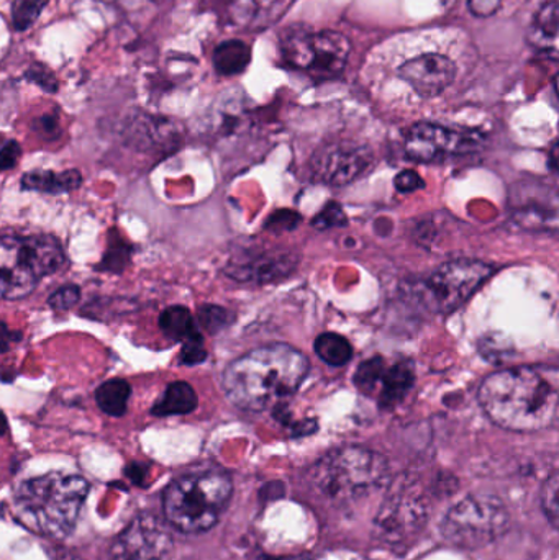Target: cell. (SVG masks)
<instances>
[{
    "mask_svg": "<svg viewBox=\"0 0 559 560\" xmlns=\"http://www.w3.org/2000/svg\"><path fill=\"white\" fill-rule=\"evenodd\" d=\"M558 375L555 365H519L494 372L479 388V404L489 420L504 430H545L558 417Z\"/></svg>",
    "mask_w": 559,
    "mask_h": 560,
    "instance_id": "obj_1",
    "label": "cell"
},
{
    "mask_svg": "<svg viewBox=\"0 0 559 560\" xmlns=\"http://www.w3.org/2000/svg\"><path fill=\"white\" fill-rule=\"evenodd\" d=\"M308 369V359L292 346H261L229 364L223 372V392L240 410L258 413L292 397Z\"/></svg>",
    "mask_w": 559,
    "mask_h": 560,
    "instance_id": "obj_2",
    "label": "cell"
},
{
    "mask_svg": "<svg viewBox=\"0 0 559 560\" xmlns=\"http://www.w3.org/2000/svg\"><path fill=\"white\" fill-rule=\"evenodd\" d=\"M88 493L89 483L82 477L51 472L23 482L13 505L30 528L49 538H65L74 529Z\"/></svg>",
    "mask_w": 559,
    "mask_h": 560,
    "instance_id": "obj_3",
    "label": "cell"
},
{
    "mask_svg": "<svg viewBox=\"0 0 559 560\" xmlns=\"http://www.w3.org/2000/svg\"><path fill=\"white\" fill-rule=\"evenodd\" d=\"M311 483L334 505H348L389 483V463L368 447H338L314 464Z\"/></svg>",
    "mask_w": 559,
    "mask_h": 560,
    "instance_id": "obj_4",
    "label": "cell"
},
{
    "mask_svg": "<svg viewBox=\"0 0 559 560\" xmlns=\"http://www.w3.org/2000/svg\"><path fill=\"white\" fill-rule=\"evenodd\" d=\"M232 493V479L225 472L189 474L174 480L164 492V516L173 528L186 535L209 532L219 523Z\"/></svg>",
    "mask_w": 559,
    "mask_h": 560,
    "instance_id": "obj_5",
    "label": "cell"
},
{
    "mask_svg": "<svg viewBox=\"0 0 559 560\" xmlns=\"http://www.w3.org/2000/svg\"><path fill=\"white\" fill-rule=\"evenodd\" d=\"M66 265L65 249L51 235L0 236V295L20 300L43 278Z\"/></svg>",
    "mask_w": 559,
    "mask_h": 560,
    "instance_id": "obj_6",
    "label": "cell"
},
{
    "mask_svg": "<svg viewBox=\"0 0 559 560\" xmlns=\"http://www.w3.org/2000/svg\"><path fill=\"white\" fill-rule=\"evenodd\" d=\"M509 525L511 513L499 497L469 495L446 513L440 532L455 548L476 551L498 541Z\"/></svg>",
    "mask_w": 559,
    "mask_h": 560,
    "instance_id": "obj_7",
    "label": "cell"
},
{
    "mask_svg": "<svg viewBox=\"0 0 559 560\" xmlns=\"http://www.w3.org/2000/svg\"><path fill=\"white\" fill-rule=\"evenodd\" d=\"M494 275V268L476 259H453L416 285V299L429 312L449 315L462 308Z\"/></svg>",
    "mask_w": 559,
    "mask_h": 560,
    "instance_id": "obj_8",
    "label": "cell"
},
{
    "mask_svg": "<svg viewBox=\"0 0 559 560\" xmlns=\"http://www.w3.org/2000/svg\"><path fill=\"white\" fill-rule=\"evenodd\" d=\"M482 135L473 130H453L443 125L420 121L412 125L404 137V151L417 163H435L450 156L479 150Z\"/></svg>",
    "mask_w": 559,
    "mask_h": 560,
    "instance_id": "obj_9",
    "label": "cell"
},
{
    "mask_svg": "<svg viewBox=\"0 0 559 560\" xmlns=\"http://www.w3.org/2000/svg\"><path fill=\"white\" fill-rule=\"evenodd\" d=\"M370 148L353 143H334L321 148L311 160L314 179L328 186H347L373 167Z\"/></svg>",
    "mask_w": 559,
    "mask_h": 560,
    "instance_id": "obj_10",
    "label": "cell"
},
{
    "mask_svg": "<svg viewBox=\"0 0 559 560\" xmlns=\"http://www.w3.org/2000/svg\"><path fill=\"white\" fill-rule=\"evenodd\" d=\"M429 506L412 490H397L381 506L376 518V535L387 545H399L412 538L426 525Z\"/></svg>",
    "mask_w": 559,
    "mask_h": 560,
    "instance_id": "obj_11",
    "label": "cell"
},
{
    "mask_svg": "<svg viewBox=\"0 0 559 560\" xmlns=\"http://www.w3.org/2000/svg\"><path fill=\"white\" fill-rule=\"evenodd\" d=\"M171 551V538L154 516L143 515L128 525L115 539L108 560H164Z\"/></svg>",
    "mask_w": 559,
    "mask_h": 560,
    "instance_id": "obj_12",
    "label": "cell"
},
{
    "mask_svg": "<svg viewBox=\"0 0 559 560\" xmlns=\"http://www.w3.org/2000/svg\"><path fill=\"white\" fill-rule=\"evenodd\" d=\"M456 65L445 55L426 52L409 59L399 68V75L423 98L442 95L456 79Z\"/></svg>",
    "mask_w": 559,
    "mask_h": 560,
    "instance_id": "obj_13",
    "label": "cell"
},
{
    "mask_svg": "<svg viewBox=\"0 0 559 560\" xmlns=\"http://www.w3.org/2000/svg\"><path fill=\"white\" fill-rule=\"evenodd\" d=\"M351 45L343 33L322 30L312 35L311 62L307 74L315 81H334L347 69Z\"/></svg>",
    "mask_w": 559,
    "mask_h": 560,
    "instance_id": "obj_14",
    "label": "cell"
},
{
    "mask_svg": "<svg viewBox=\"0 0 559 560\" xmlns=\"http://www.w3.org/2000/svg\"><path fill=\"white\" fill-rule=\"evenodd\" d=\"M295 262L291 255L286 253H252L245 252L243 255L230 259L226 266V275L230 278L238 279L240 282H269L271 279H279L288 276L289 271L294 269Z\"/></svg>",
    "mask_w": 559,
    "mask_h": 560,
    "instance_id": "obj_15",
    "label": "cell"
},
{
    "mask_svg": "<svg viewBox=\"0 0 559 560\" xmlns=\"http://www.w3.org/2000/svg\"><path fill=\"white\" fill-rule=\"evenodd\" d=\"M416 385V371L410 361H399L393 365H386L381 375L377 398L383 408H393L406 398Z\"/></svg>",
    "mask_w": 559,
    "mask_h": 560,
    "instance_id": "obj_16",
    "label": "cell"
},
{
    "mask_svg": "<svg viewBox=\"0 0 559 560\" xmlns=\"http://www.w3.org/2000/svg\"><path fill=\"white\" fill-rule=\"evenodd\" d=\"M22 189L30 192L49 194V196H61V194L74 192L81 187L82 176L79 171L69 170L62 173L55 171H32L23 174Z\"/></svg>",
    "mask_w": 559,
    "mask_h": 560,
    "instance_id": "obj_17",
    "label": "cell"
},
{
    "mask_svg": "<svg viewBox=\"0 0 559 560\" xmlns=\"http://www.w3.org/2000/svg\"><path fill=\"white\" fill-rule=\"evenodd\" d=\"M314 30L311 26L294 23L281 33V55L289 68L307 72L311 62V46Z\"/></svg>",
    "mask_w": 559,
    "mask_h": 560,
    "instance_id": "obj_18",
    "label": "cell"
},
{
    "mask_svg": "<svg viewBox=\"0 0 559 560\" xmlns=\"http://www.w3.org/2000/svg\"><path fill=\"white\" fill-rule=\"evenodd\" d=\"M160 328L164 336L180 345L203 342L202 332L186 306L174 305L163 310L160 315Z\"/></svg>",
    "mask_w": 559,
    "mask_h": 560,
    "instance_id": "obj_19",
    "label": "cell"
},
{
    "mask_svg": "<svg viewBox=\"0 0 559 560\" xmlns=\"http://www.w3.org/2000/svg\"><path fill=\"white\" fill-rule=\"evenodd\" d=\"M197 405H199V398L193 385L177 381L167 385L160 400L151 408V415L160 418L189 415L196 410Z\"/></svg>",
    "mask_w": 559,
    "mask_h": 560,
    "instance_id": "obj_20",
    "label": "cell"
},
{
    "mask_svg": "<svg viewBox=\"0 0 559 560\" xmlns=\"http://www.w3.org/2000/svg\"><path fill=\"white\" fill-rule=\"evenodd\" d=\"M252 58V46L246 45L242 39H229L220 43L213 51V68L217 74L233 78L248 69Z\"/></svg>",
    "mask_w": 559,
    "mask_h": 560,
    "instance_id": "obj_21",
    "label": "cell"
},
{
    "mask_svg": "<svg viewBox=\"0 0 559 560\" xmlns=\"http://www.w3.org/2000/svg\"><path fill=\"white\" fill-rule=\"evenodd\" d=\"M131 397V387L124 378H110L98 385L95 390V401L98 408L108 417L120 418L127 413L128 400Z\"/></svg>",
    "mask_w": 559,
    "mask_h": 560,
    "instance_id": "obj_22",
    "label": "cell"
},
{
    "mask_svg": "<svg viewBox=\"0 0 559 560\" xmlns=\"http://www.w3.org/2000/svg\"><path fill=\"white\" fill-rule=\"evenodd\" d=\"M314 349L318 358L331 368H343L353 358V346L337 332H324L318 336Z\"/></svg>",
    "mask_w": 559,
    "mask_h": 560,
    "instance_id": "obj_23",
    "label": "cell"
},
{
    "mask_svg": "<svg viewBox=\"0 0 559 560\" xmlns=\"http://www.w3.org/2000/svg\"><path fill=\"white\" fill-rule=\"evenodd\" d=\"M558 2L551 0V2L545 3L537 15H535L534 23H532V43L535 46H541V48H548V45H554L558 38Z\"/></svg>",
    "mask_w": 559,
    "mask_h": 560,
    "instance_id": "obj_24",
    "label": "cell"
},
{
    "mask_svg": "<svg viewBox=\"0 0 559 560\" xmlns=\"http://www.w3.org/2000/svg\"><path fill=\"white\" fill-rule=\"evenodd\" d=\"M131 253H133V248L125 243L120 235H117V238L114 240L112 233H108V248L105 249L104 258H102L101 265L97 266V271L120 275L130 265Z\"/></svg>",
    "mask_w": 559,
    "mask_h": 560,
    "instance_id": "obj_25",
    "label": "cell"
},
{
    "mask_svg": "<svg viewBox=\"0 0 559 560\" xmlns=\"http://www.w3.org/2000/svg\"><path fill=\"white\" fill-rule=\"evenodd\" d=\"M386 365V361L381 355L368 359L363 364H360L357 374H354V385H357L358 390L361 394L370 395V397L376 395L381 375H383Z\"/></svg>",
    "mask_w": 559,
    "mask_h": 560,
    "instance_id": "obj_26",
    "label": "cell"
},
{
    "mask_svg": "<svg viewBox=\"0 0 559 560\" xmlns=\"http://www.w3.org/2000/svg\"><path fill=\"white\" fill-rule=\"evenodd\" d=\"M49 0H13L12 25L16 32H25L30 26L35 25L36 20L42 15L43 10L48 5Z\"/></svg>",
    "mask_w": 559,
    "mask_h": 560,
    "instance_id": "obj_27",
    "label": "cell"
},
{
    "mask_svg": "<svg viewBox=\"0 0 559 560\" xmlns=\"http://www.w3.org/2000/svg\"><path fill=\"white\" fill-rule=\"evenodd\" d=\"M196 322L210 335H217L232 323V313L223 306L202 305L197 310Z\"/></svg>",
    "mask_w": 559,
    "mask_h": 560,
    "instance_id": "obj_28",
    "label": "cell"
},
{
    "mask_svg": "<svg viewBox=\"0 0 559 560\" xmlns=\"http://www.w3.org/2000/svg\"><path fill=\"white\" fill-rule=\"evenodd\" d=\"M558 487V474L554 472L541 490V510L554 528H557L559 520Z\"/></svg>",
    "mask_w": 559,
    "mask_h": 560,
    "instance_id": "obj_29",
    "label": "cell"
},
{
    "mask_svg": "<svg viewBox=\"0 0 559 560\" xmlns=\"http://www.w3.org/2000/svg\"><path fill=\"white\" fill-rule=\"evenodd\" d=\"M25 79L38 85L48 94H56L59 91V82L56 79L55 72L48 66L43 65V62H33L25 71Z\"/></svg>",
    "mask_w": 559,
    "mask_h": 560,
    "instance_id": "obj_30",
    "label": "cell"
},
{
    "mask_svg": "<svg viewBox=\"0 0 559 560\" xmlns=\"http://www.w3.org/2000/svg\"><path fill=\"white\" fill-rule=\"evenodd\" d=\"M79 300H81V289L74 283H68V285L59 287L49 295L48 305L59 312H65V310L78 305Z\"/></svg>",
    "mask_w": 559,
    "mask_h": 560,
    "instance_id": "obj_31",
    "label": "cell"
},
{
    "mask_svg": "<svg viewBox=\"0 0 559 560\" xmlns=\"http://www.w3.org/2000/svg\"><path fill=\"white\" fill-rule=\"evenodd\" d=\"M347 223V215H345L341 207L335 202L328 203L314 219V226H317L318 230L337 229V226H345Z\"/></svg>",
    "mask_w": 559,
    "mask_h": 560,
    "instance_id": "obj_32",
    "label": "cell"
},
{
    "mask_svg": "<svg viewBox=\"0 0 559 560\" xmlns=\"http://www.w3.org/2000/svg\"><path fill=\"white\" fill-rule=\"evenodd\" d=\"M33 131L43 140L53 141L61 135L58 115L46 114L33 121Z\"/></svg>",
    "mask_w": 559,
    "mask_h": 560,
    "instance_id": "obj_33",
    "label": "cell"
},
{
    "mask_svg": "<svg viewBox=\"0 0 559 560\" xmlns=\"http://www.w3.org/2000/svg\"><path fill=\"white\" fill-rule=\"evenodd\" d=\"M394 184H396V189L404 194L416 192V190L426 187V180H423L416 171L410 170L397 174Z\"/></svg>",
    "mask_w": 559,
    "mask_h": 560,
    "instance_id": "obj_34",
    "label": "cell"
},
{
    "mask_svg": "<svg viewBox=\"0 0 559 560\" xmlns=\"http://www.w3.org/2000/svg\"><path fill=\"white\" fill-rule=\"evenodd\" d=\"M20 156H22V148L19 141L9 140L0 148V171H10L16 166Z\"/></svg>",
    "mask_w": 559,
    "mask_h": 560,
    "instance_id": "obj_35",
    "label": "cell"
},
{
    "mask_svg": "<svg viewBox=\"0 0 559 560\" xmlns=\"http://www.w3.org/2000/svg\"><path fill=\"white\" fill-rule=\"evenodd\" d=\"M207 351L203 342H193V345H183L180 349V364L197 365L206 362Z\"/></svg>",
    "mask_w": 559,
    "mask_h": 560,
    "instance_id": "obj_36",
    "label": "cell"
},
{
    "mask_svg": "<svg viewBox=\"0 0 559 560\" xmlns=\"http://www.w3.org/2000/svg\"><path fill=\"white\" fill-rule=\"evenodd\" d=\"M502 2H504V0H468V9L473 15L488 19V16L498 13Z\"/></svg>",
    "mask_w": 559,
    "mask_h": 560,
    "instance_id": "obj_37",
    "label": "cell"
},
{
    "mask_svg": "<svg viewBox=\"0 0 559 560\" xmlns=\"http://www.w3.org/2000/svg\"><path fill=\"white\" fill-rule=\"evenodd\" d=\"M23 335L20 331H10L5 323L0 322V354H5L10 351V346L13 342L22 341Z\"/></svg>",
    "mask_w": 559,
    "mask_h": 560,
    "instance_id": "obj_38",
    "label": "cell"
},
{
    "mask_svg": "<svg viewBox=\"0 0 559 560\" xmlns=\"http://www.w3.org/2000/svg\"><path fill=\"white\" fill-rule=\"evenodd\" d=\"M9 431V423H7V417L3 415V411H0V436Z\"/></svg>",
    "mask_w": 559,
    "mask_h": 560,
    "instance_id": "obj_39",
    "label": "cell"
}]
</instances>
